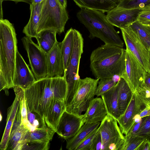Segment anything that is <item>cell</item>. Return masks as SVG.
<instances>
[{"label":"cell","mask_w":150,"mask_h":150,"mask_svg":"<svg viewBox=\"0 0 150 150\" xmlns=\"http://www.w3.org/2000/svg\"><path fill=\"white\" fill-rule=\"evenodd\" d=\"M141 8L126 9L116 6L107 13L108 21L113 26L120 29L128 27L137 20Z\"/></svg>","instance_id":"cell-13"},{"label":"cell","mask_w":150,"mask_h":150,"mask_svg":"<svg viewBox=\"0 0 150 150\" xmlns=\"http://www.w3.org/2000/svg\"><path fill=\"white\" fill-rule=\"evenodd\" d=\"M117 123L115 118L108 114L101 122L100 125L101 150H121L125 137Z\"/></svg>","instance_id":"cell-8"},{"label":"cell","mask_w":150,"mask_h":150,"mask_svg":"<svg viewBox=\"0 0 150 150\" xmlns=\"http://www.w3.org/2000/svg\"><path fill=\"white\" fill-rule=\"evenodd\" d=\"M57 34L56 31L50 30H43L38 33L36 38L38 45L46 53L52 49L57 41Z\"/></svg>","instance_id":"cell-27"},{"label":"cell","mask_w":150,"mask_h":150,"mask_svg":"<svg viewBox=\"0 0 150 150\" xmlns=\"http://www.w3.org/2000/svg\"><path fill=\"white\" fill-rule=\"evenodd\" d=\"M146 72L139 62L126 48L125 70L122 78L126 81L133 93L144 83Z\"/></svg>","instance_id":"cell-10"},{"label":"cell","mask_w":150,"mask_h":150,"mask_svg":"<svg viewBox=\"0 0 150 150\" xmlns=\"http://www.w3.org/2000/svg\"><path fill=\"white\" fill-rule=\"evenodd\" d=\"M83 114L85 123L101 122L105 118L107 111L101 98H94L89 103L87 110Z\"/></svg>","instance_id":"cell-16"},{"label":"cell","mask_w":150,"mask_h":150,"mask_svg":"<svg viewBox=\"0 0 150 150\" xmlns=\"http://www.w3.org/2000/svg\"><path fill=\"white\" fill-rule=\"evenodd\" d=\"M27 127L30 131H33L36 129L47 127L44 118L37 112L30 110L27 106Z\"/></svg>","instance_id":"cell-30"},{"label":"cell","mask_w":150,"mask_h":150,"mask_svg":"<svg viewBox=\"0 0 150 150\" xmlns=\"http://www.w3.org/2000/svg\"><path fill=\"white\" fill-rule=\"evenodd\" d=\"M143 83L146 86L150 88V73L146 72Z\"/></svg>","instance_id":"cell-44"},{"label":"cell","mask_w":150,"mask_h":150,"mask_svg":"<svg viewBox=\"0 0 150 150\" xmlns=\"http://www.w3.org/2000/svg\"><path fill=\"white\" fill-rule=\"evenodd\" d=\"M136 91L146 107L150 109V88L143 83Z\"/></svg>","instance_id":"cell-37"},{"label":"cell","mask_w":150,"mask_h":150,"mask_svg":"<svg viewBox=\"0 0 150 150\" xmlns=\"http://www.w3.org/2000/svg\"><path fill=\"white\" fill-rule=\"evenodd\" d=\"M29 131L24 125H21L10 134L6 150H21V144L25 134Z\"/></svg>","instance_id":"cell-28"},{"label":"cell","mask_w":150,"mask_h":150,"mask_svg":"<svg viewBox=\"0 0 150 150\" xmlns=\"http://www.w3.org/2000/svg\"><path fill=\"white\" fill-rule=\"evenodd\" d=\"M136 115L135 96L133 93L125 111L117 120L122 133L125 135H127L136 124L133 120Z\"/></svg>","instance_id":"cell-19"},{"label":"cell","mask_w":150,"mask_h":150,"mask_svg":"<svg viewBox=\"0 0 150 150\" xmlns=\"http://www.w3.org/2000/svg\"><path fill=\"white\" fill-rule=\"evenodd\" d=\"M61 42L57 41L47 53L48 70L46 77L63 76L64 68L61 51Z\"/></svg>","instance_id":"cell-15"},{"label":"cell","mask_w":150,"mask_h":150,"mask_svg":"<svg viewBox=\"0 0 150 150\" xmlns=\"http://www.w3.org/2000/svg\"><path fill=\"white\" fill-rule=\"evenodd\" d=\"M101 147L102 139L100 130L93 140L91 150H101Z\"/></svg>","instance_id":"cell-41"},{"label":"cell","mask_w":150,"mask_h":150,"mask_svg":"<svg viewBox=\"0 0 150 150\" xmlns=\"http://www.w3.org/2000/svg\"><path fill=\"white\" fill-rule=\"evenodd\" d=\"M11 1L15 2L16 4L19 2H23L27 3L30 5L32 4L33 0H1V1Z\"/></svg>","instance_id":"cell-46"},{"label":"cell","mask_w":150,"mask_h":150,"mask_svg":"<svg viewBox=\"0 0 150 150\" xmlns=\"http://www.w3.org/2000/svg\"><path fill=\"white\" fill-rule=\"evenodd\" d=\"M76 16L88 30V37L90 39L98 38L105 44L123 48V41L114 26L108 21L105 13L98 10L81 8L77 13Z\"/></svg>","instance_id":"cell-4"},{"label":"cell","mask_w":150,"mask_h":150,"mask_svg":"<svg viewBox=\"0 0 150 150\" xmlns=\"http://www.w3.org/2000/svg\"><path fill=\"white\" fill-rule=\"evenodd\" d=\"M99 80L88 77L80 79L77 91L70 104L66 107V111L78 116H81L96 95Z\"/></svg>","instance_id":"cell-7"},{"label":"cell","mask_w":150,"mask_h":150,"mask_svg":"<svg viewBox=\"0 0 150 150\" xmlns=\"http://www.w3.org/2000/svg\"><path fill=\"white\" fill-rule=\"evenodd\" d=\"M21 100L22 124L27 127V109L25 96L22 97Z\"/></svg>","instance_id":"cell-39"},{"label":"cell","mask_w":150,"mask_h":150,"mask_svg":"<svg viewBox=\"0 0 150 150\" xmlns=\"http://www.w3.org/2000/svg\"><path fill=\"white\" fill-rule=\"evenodd\" d=\"M120 29L126 48L137 58L146 71L148 72L149 50L129 26Z\"/></svg>","instance_id":"cell-11"},{"label":"cell","mask_w":150,"mask_h":150,"mask_svg":"<svg viewBox=\"0 0 150 150\" xmlns=\"http://www.w3.org/2000/svg\"><path fill=\"white\" fill-rule=\"evenodd\" d=\"M137 20L143 25L150 26V4L142 8Z\"/></svg>","instance_id":"cell-38"},{"label":"cell","mask_w":150,"mask_h":150,"mask_svg":"<svg viewBox=\"0 0 150 150\" xmlns=\"http://www.w3.org/2000/svg\"><path fill=\"white\" fill-rule=\"evenodd\" d=\"M143 120V118H142V120L139 122L137 123L135 125L131 130L130 131L127 135H126L132 136L134 135L140 127L142 123Z\"/></svg>","instance_id":"cell-42"},{"label":"cell","mask_w":150,"mask_h":150,"mask_svg":"<svg viewBox=\"0 0 150 150\" xmlns=\"http://www.w3.org/2000/svg\"><path fill=\"white\" fill-rule=\"evenodd\" d=\"M16 34L8 20H0V91L13 88L17 49Z\"/></svg>","instance_id":"cell-3"},{"label":"cell","mask_w":150,"mask_h":150,"mask_svg":"<svg viewBox=\"0 0 150 150\" xmlns=\"http://www.w3.org/2000/svg\"><path fill=\"white\" fill-rule=\"evenodd\" d=\"M49 141L26 142L24 143L21 150H48Z\"/></svg>","instance_id":"cell-34"},{"label":"cell","mask_w":150,"mask_h":150,"mask_svg":"<svg viewBox=\"0 0 150 150\" xmlns=\"http://www.w3.org/2000/svg\"><path fill=\"white\" fill-rule=\"evenodd\" d=\"M79 7L107 12L115 7L120 0H72Z\"/></svg>","instance_id":"cell-20"},{"label":"cell","mask_w":150,"mask_h":150,"mask_svg":"<svg viewBox=\"0 0 150 150\" xmlns=\"http://www.w3.org/2000/svg\"><path fill=\"white\" fill-rule=\"evenodd\" d=\"M60 4L63 7L66 8L67 6V0H58Z\"/></svg>","instance_id":"cell-47"},{"label":"cell","mask_w":150,"mask_h":150,"mask_svg":"<svg viewBox=\"0 0 150 150\" xmlns=\"http://www.w3.org/2000/svg\"><path fill=\"white\" fill-rule=\"evenodd\" d=\"M67 90L64 76L45 77L37 80L24 90L25 98L30 110L44 118L51 100L54 98L65 101Z\"/></svg>","instance_id":"cell-1"},{"label":"cell","mask_w":150,"mask_h":150,"mask_svg":"<svg viewBox=\"0 0 150 150\" xmlns=\"http://www.w3.org/2000/svg\"><path fill=\"white\" fill-rule=\"evenodd\" d=\"M21 40L27 52L31 70L36 81L46 77L48 70L47 53L35 43L31 38L25 36Z\"/></svg>","instance_id":"cell-9"},{"label":"cell","mask_w":150,"mask_h":150,"mask_svg":"<svg viewBox=\"0 0 150 150\" xmlns=\"http://www.w3.org/2000/svg\"><path fill=\"white\" fill-rule=\"evenodd\" d=\"M100 130V127L93 132L74 150H91L93 140Z\"/></svg>","instance_id":"cell-35"},{"label":"cell","mask_w":150,"mask_h":150,"mask_svg":"<svg viewBox=\"0 0 150 150\" xmlns=\"http://www.w3.org/2000/svg\"><path fill=\"white\" fill-rule=\"evenodd\" d=\"M150 4V0H120L116 6L126 9L142 8Z\"/></svg>","instance_id":"cell-33"},{"label":"cell","mask_w":150,"mask_h":150,"mask_svg":"<svg viewBox=\"0 0 150 150\" xmlns=\"http://www.w3.org/2000/svg\"><path fill=\"white\" fill-rule=\"evenodd\" d=\"M55 132L48 126L28 131L25 134L21 144V150L24 142H26L50 141Z\"/></svg>","instance_id":"cell-25"},{"label":"cell","mask_w":150,"mask_h":150,"mask_svg":"<svg viewBox=\"0 0 150 150\" xmlns=\"http://www.w3.org/2000/svg\"><path fill=\"white\" fill-rule=\"evenodd\" d=\"M45 0H43L41 3L37 4L30 5V18L23 31L26 36L31 38H36L37 37L41 12Z\"/></svg>","instance_id":"cell-18"},{"label":"cell","mask_w":150,"mask_h":150,"mask_svg":"<svg viewBox=\"0 0 150 150\" xmlns=\"http://www.w3.org/2000/svg\"><path fill=\"white\" fill-rule=\"evenodd\" d=\"M129 26L137 35L146 47L150 49V26L143 25L137 20Z\"/></svg>","instance_id":"cell-29"},{"label":"cell","mask_w":150,"mask_h":150,"mask_svg":"<svg viewBox=\"0 0 150 150\" xmlns=\"http://www.w3.org/2000/svg\"><path fill=\"white\" fill-rule=\"evenodd\" d=\"M83 39L81 34L75 29L72 52L63 76L67 83V90L65 101L66 107L70 104L78 89L80 78L79 69L83 52Z\"/></svg>","instance_id":"cell-5"},{"label":"cell","mask_w":150,"mask_h":150,"mask_svg":"<svg viewBox=\"0 0 150 150\" xmlns=\"http://www.w3.org/2000/svg\"><path fill=\"white\" fill-rule=\"evenodd\" d=\"M43 0H33L32 4H35L41 3Z\"/></svg>","instance_id":"cell-49"},{"label":"cell","mask_w":150,"mask_h":150,"mask_svg":"<svg viewBox=\"0 0 150 150\" xmlns=\"http://www.w3.org/2000/svg\"><path fill=\"white\" fill-rule=\"evenodd\" d=\"M69 18L66 8L58 0H45L41 12L38 33L50 30L60 34L64 32Z\"/></svg>","instance_id":"cell-6"},{"label":"cell","mask_w":150,"mask_h":150,"mask_svg":"<svg viewBox=\"0 0 150 150\" xmlns=\"http://www.w3.org/2000/svg\"><path fill=\"white\" fill-rule=\"evenodd\" d=\"M65 101L54 98L51 101L46 112L44 119L47 126L54 130L64 112L66 111Z\"/></svg>","instance_id":"cell-17"},{"label":"cell","mask_w":150,"mask_h":150,"mask_svg":"<svg viewBox=\"0 0 150 150\" xmlns=\"http://www.w3.org/2000/svg\"><path fill=\"white\" fill-rule=\"evenodd\" d=\"M140 117L142 118L144 117L150 115V109L146 107L139 114Z\"/></svg>","instance_id":"cell-45"},{"label":"cell","mask_w":150,"mask_h":150,"mask_svg":"<svg viewBox=\"0 0 150 150\" xmlns=\"http://www.w3.org/2000/svg\"><path fill=\"white\" fill-rule=\"evenodd\" d=\"M36 81L32 71L18 50L16 54L15 68L13 81L14 86L20 87L25 90Z\"/></svg>","instance_id":"cell-14"},{"label":"cell","mask_w":150,"mask_h":150,"mask_svg":"<svg viewBox=\"0 0 150 150\" xmlns=\"http://www.w3.org/2000/svg\"><path fill=\"white\" fill-rule=\"evenodd\" d=\"M150 73V49L149 50V56L148 64V72Z\"/></svg>","instance_id":"cell-48"},{"label":"cell","mask_w":150,"mask_h":150,"mask_svg":"<svg viewBox=\"0 0 150 150\" xmlns=\"http://www.w3.org/2000/svg\"><path fill=\"white\" fill-rule=\"evenodd\" d=\"M142 118L140 127L134 135L144 136L150 139V115Z\"/></svg>","instance_id":"cell-36"},{"label":"cell","mask_w":150,"mask_h":150,"mask_svg":"<svg viewBox=\"0 0 150 150\" xmlns=\"http://www.w3.org/2000/svg\"><path fill=\"white\" fill-rule=\"evenodd\" d=\"M117 82L114 78L100 79L96 90V95L97 97L101 96L115 86Z\"/></svg>","instance_id":"cell-32"},{"label":"cell","mask_w":150,"mask_h":150,"mask_svg":"<svg viewBox=\"0 0 150 150\" xmlns=\"http://www.w3.org/2000/svg\"><path fill=\"white\" fill-rule=\"evenodd\" d=\"M100 124V122L85 123L73 137L66 140V149L74 150L93 132L98 128Z\"/></svg>","instance_id":"cell-22"},{"label":"cell","mask_w":150,"mask_h":150,"mask_svg":"<svg viewBox=\"0 0 150 150\" xmlns=\"http://www.w3.org/2000/svg\"><path fill=\"white\" fill-rule=\"evenodd\" d=\"M21 103H20L13 122L10 135L12 134L14 131L17 129L21 125Z\"/></svg>","instance_id":"cell-40"},{"label":"cell","mask_w":150,"mask_h":150,"mask_svg":"<svg viewBox=\"0 0 150 150\" xmlns=\"http://www.w3.org/2000/svg\"><path fill=\"white\" fill-rule=\"evenodd\" d=\"M125 141L121 150H137L138 148L146 139L144 136L125 135Z\"/></svg>","instance_id":"cell-31"},{"label":"cell","mask_w":150,"mask_h":150,"mask_svg":"<svg viewBox=\"0 0 150 150\" xmlns=\"http://www.w3.org/2000/svg\"><path fill=\"white\" fill-rule=\"evenodd\" d=\"M117 98L120 115L125 112L128 107L133 93L126 81L120 77L117 82Z\"/></svg>","instance_id":"cell-24"},{"label":"cell","mask_w":150,"mask_h":150,"mask_svg":"<svg viewBox=\"0 0 150 150\" xmlns=\"http://www.w3.org/2000/svg\"><path fill=\"white\" fill-rule=\"evenodd\" d=\"M117 93L118 85L117 83L113 88L101 96L107 110V114L116 120L120 115L118 104Z\"/></svg>","instance_id":"cell-23"},{"label":"cell","mask_w":150,"mask_h":150,"mask_svg":"<svg viewBox=\"0 0 150 150\" xmlns=\"http://www.w3.org/2000/svg\"><path fill=\"white\" fill-rule=\"evenodd\" d=\"M74 29L71 28L66 32L64 39L61 42L60 48L65 70L68 64L72 52Z\"/></svg>","instance_id":"cell-26"},{"label":"cell","mask_w":150,"mask_h":150,"mask_svg":"<svg viewBox=\"0 0 150 150\" xmlns=\"http://www.w3.org/2000/svg\"><path fill=\"white\" fill-rule=\"evenodd\" d=\"M125 59L126 49L105 44L92 52L90 69L96 79L122 77L125 72Z\"/></svg>","instance_id":"cell-2"},{"label":"cell","mask_w":150,"mask_h":150,"mask_svg":"<svg viewBox=\"0 0 150 150\" xmlns=\"http://www.w3.org/2000/svg\"><path fill=\"white\" fill-rule=\"evenodd\" d=\"M21 101L20 98L16 95L12 104L8 109L6 125L0 144V149L1 150H6L7 149L13 122Z\"/></svg>","instance_id":"cell-21"},{"label":"cell","mask_w":150,"mask_h":150,"mask_svg":"<svg viewBox=\"0 0 150 150\" xmlns=\"http://www.w3.org/2000/svg\"><path fill=\"white\" fill-rule=\"evenodd\" d=\"M137 150H150V139H145Z\"/></svg>","instance_id":"cell-43"},{"label":"cell","mask_w":150,"mask_h":150,"mask_svg":"<svg viewBox=\"0 0 150 150\" xmlns=\"http://www.w3.org/2000/svg\"><path fill=\"white\" fill-rule=\"evenodd\" d=\"M83 114L79 116L65 111L61 117L56 132L66 140L73 137L85 123Z\"/></svg>","instance_id":"cell-12"}]
</instances>
